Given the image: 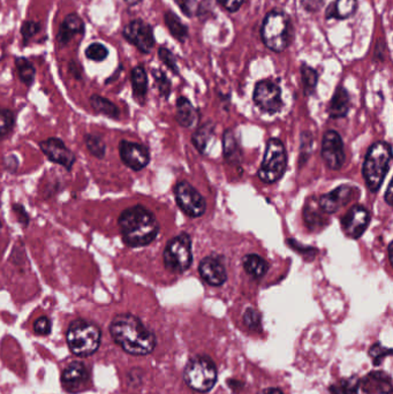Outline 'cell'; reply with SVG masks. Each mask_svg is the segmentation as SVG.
<instances>
[{
  "instance_id": "6da1fadb",
  "label": "cell",
  "mask_w": 393,
  "mask_h": 394,
  "mask_svg": "<svg viewBox=\"0 0 393 394\" xmlns=\"http://www.w3.org/2000/svg\"><path fill=\"white\" fill-rule=\"evenodd\" d=\"M110 335L124 352L145 356L154 352L157 339L155 333L131 314H119L112 319Z\"/></svg>"
},
{
  "instance_id": "7a4b0ae2",
  "label": "cell",
  "mask_w": 393,
  "mask_h": 394,
  "mask_svg": "<svg viewBox=\"0 0 393 394\" xmlns=\"http://www.w3.org/2000/svg\"><path fill=\"white\" fill-rule=\"evenodd\" d=\"M118 225L124 244L131 248L149 246L159 233V224L154 213L140 204L124 210L119 216Z\"/></svg>"
},
{
  "instance_id": "3957f363",
  "label": "cell",
  "mask_w": 393,
  "mask_h": 394,
  "mask_svg": "<svg viewBox=\"0 0 393 394\" xmlns=\"http://www.w3.org/2000/svg\"><path fill=\"white\" fill-rule=\"evenodd\" d=\"M392 160V147L390 143L378 141L371 144L364 157L362 176L364 183L371 192H377L383 185L384 179L390 169Z\"/></svg>"
},
{
  "instance_id": "277c9868",
  "label": "cell",
  "mask_w": 393,
  "mask_h": 394,
  "mask_svg": "<svg viewBox=\"0 0 393 394\" xmlns=\"http://www.w3.org/2000/svg\"><path fill=\"white\" fill-rule=\"evenodd\" d=\"M66 340L74 356L85 358L99 351L102 331L95 323L85 319H76L69 324L66 332Z\"/></svg>"
},
{
  "instance_id": "5b68a950",
  "label": "cell",
  "mask_w": 393,
  "mask_h": 394,
  "mask_svg": "<svg viewBox=\"0 0 393 394\" xmlns=\"http://www.w3.org/2000/svg\"><path fill=\"white\" fill-rule=\"evenodd\" d=\"M261 37L268 49L280 53L292 42V24L289 15L283 10H270L263 20Z\"/></svg>"
},
{
  "instance_id": "8992f818",
  "label": "cell",
  "mask_w": 393,
  "mask_h": 394,
  "mask_svg": "<svg viewBox=\"0 0 393 394\" xmlns=\"http://www.w3.org/2000/svg\"><path fill=\"white\" fill-rule=\"evenodd\" d=\"M184 379L194 391L207 393L217 383V368L213 358L197 356L190 358L185 367Z\"/></svg>"
},
{
  "instance_id": "52a82bcc",
  "label": "cell",
  "mask_w": 393,
  "mask_h": 394,
  "mask_svg": "<svg viewBox=\"0 0 393 394\" xmlns=\"http://www.w3.org/2000/svg\"><path fill=\"white\" fill-rule=\"evenodd\" d=\"M287 167L286 148L279 139H270L266 143L259 178L263 183L272 185L282 179Z\"/></svg>"
},
{
  "instance_id": "ba28073f",
  "label": "cell",
  "mask_w": 393,
  "mask_h": 394,
  "mask_svg": "<svg viewBox=\"0 0 393 394\" xmlns=\"http://www.w3.org/2000/svg\"><path fill=\"white\" fill-rule=\"evenodd\" d=\"M165 269L172 274H184L193 263L192 238L187 233L174 237L167 242L163 253Z\"/></svg>"
},
{
  "instance_id": "9c48e42d",
  "label": "cell",
  "mask_w": 393,
  "mask_h": 394,
  "mask_svg": "<svg viewBox=\"0 0 393 394\" xmlns=\"http://www.w3.org/2000/svg\"><path fill=\"white\" fill-rule=\"evenodd\" d=\"M174 196L181 211L190 218H199L207 211V202L203 196L187 181L176 185Z\"/></svg>"
},
{
  "instance_id": "30bf717a",
  "label": "cell",
  "mask_w": 393,
  "mask_h": 394,
  "mask_svg": "<svg viewBox=\"0 0 393 394\" xmlns=\"http://www.w3.org/2000/svg\"><path fill=\"white\" fill-rule=\"evenodd\" d=\"M252 99L261 111L269 114L280 111L284 105L282 89L271 80H261L256 83Z\"/></svg>"
},
{
  "instance_id": "8fae6325",
  "label": "cell",
  "mask_w": 393,
  "mask_h": 394,
  "mask_svg": "<svg viewBox=\"0 0 393 394\" xmlns=\"http://www.w3.org/2000/svg\"><path fill=\"white\" fill-rule=\"evenodd\" d=\"M122 36L145 55L150 53L156 44L152 27L143 20H133L127 23L122 29Z\"/></svg>"
},
{
  "instance_id": "7c38bea8",
  "label": "cell",
  "mask_w": 393,
  "mask_h": 394,
  "mask_svg": "<svg viewBox=\"0 0 393 394\" xmlns=\"http://www.w3.org/2000/svg\"><path fill=\"white\" fill-rule=\"evenodd\" d=\"M322 158L325 165L332 171H339L345 164L344 142L338 132L328 131L322 141Z\"/></svg>"
},
{
  "instance_id": "4fadbf2b",
  "label": "cell",
  "mask_w": 393,
  "mask_h": 394,
  "mask_svg": "<svg viewBox=\"0 0 393 394\" xmlns=\"http://www.w3.org/2000/svg\"><path fill=\"white\" fill-rule=\"evenodd\" d=\"M118 149L122 163L133 171H141L150 163V151L143 144L122 140Z\"/></svg>"
},
{
  "instance_id": "5bb4252c",
  "label": "cell",
  "mask_w": 393,
  "mask_h": 394,
  "mask_svg": "<svg viewBox=\"0 0 393 394\" xmlns=\"http://www.w3.org/2000/svg\"><path fill=\"white\" fill-rule=\"evenodd\" d=\"M40 149L52 163L58 164L71 171L76 162V156L71 149L57 137H50L48 140L40 142Z\"/></svg>"
},
{
  "instance_id": "9a60e30c",
  "label": "cell",
  "mask_w": 393,
  "mask_h": 394,
  "mask_svg": "<svg viewBox=\"0 0 393 394\" xmlns=\"http://www.w3.org/2000/svg\"><path fill=\"white\" fill-rule=\"evenodd\" d=\"M371 224V213L362 206H352L341 219V226L348 238L359 239Z\"/></svg>"
},
{
  "instance_id": "2e32d148",
  "label": "cell",
  "mask_w": 393,
  "mask_h": 394,
  "mask_svg": "<svg viewBox=\"0 0 393 394\" xmlns=\"http://www.w3.org/2000/svg\"><path fill=\"white\" fill-rule=\"evenodd\" d=\"M357 192V189L354 187L341 185L332 192L322 195L317 199L318 206L325 215H334L339 209L348 206L352 199H355L354 196Z\"/></svg>"
},
{
  "instance_id": "e0dca14e",
  "label": "cell",
  "mask_w": 393,
  "mask_h": 394,
  "mask_svg": "<svg viewBox=\"0 0 393 394\" xmlns=\"http://www.w3.org/2000/svg\"><path fill=\"white\" fill-rule=\"evenodd\" d=\"M90 375L85 363L81 361L71 362L62 372V383L66 391L78 393L88 385Z\"/></svg>"
},
{
  "instance_id": "ac0fdd59",
  "label": "cell",
  "mask_w": 393,
  "mask_h": 394,
  "mask_svg": "<svg viewBox=\"0 0 393 394\" xmlns=\"http://www.w3.org/2000/svg\"><path fill=\"white\" fill-rule=\"evenodd\" d=\"M199 272L210 286L220 287L227 281V269L224 264L215 258H206L200 262Z\"/></svg>"
},
{
  "instance_id": "d6986e66",
  "label": "cell",
  "mask_w": 393,
  "mask_h": 394,
  "mask_svg": "<svg viewBox=\"0 0 393 394\" xmlns=\"http://www.w3.org/2000/svg\"><path fill=\"white\" fill-rule=\"evenodd\" d=\"M85 33V24L79 14L71 13L64 19L57 34V42L60 46L69 44L76 35Z\"/></svg>"
},
{
  "instance_id": "ffe728a7",
  "label": "cell",
  "mask_w": 393,
  "mask_h": 394,
  "mask_svg": "<svg viewBox=\"0 0 393 394\" xmlns=\"http://www.w3.org/2000/svg\"><path fill=\"white\" fill-rule=\"evenodd\" d=\"M360 386L367 394H391L392 381L387 372H373L360 381Z\"/></svg>"
},
{
  "instance_id": "44dd1931",
  "label": "cell",
  "mask_w": 393,
  "mask_h": 394,
  "mask_svg": "<svg viewBox=\"0 0 393 394\" xmlns=\"http://www.w3.org/2000/svg\"><path fill=\"white\" fill-rule=\"evenodd\" d=\"M350 108H351L350 94L344 87H338L329 104V115L332 119L346 117L350 111Z\"/></svg>"
},
{
  "instance_id": "7402d4cb",
  "label": "cell",
  "mask_w": 393,
  "mask_h": 394,
  "mask_svg": "<svg viewBox=\"0 0 393 394\" xmlns=\"http://www.w3.org/2000/svg\"><path fill=\"white\" fill-rule=\"evenodd\" d=\"M357 8V0H336L329 5L325 12L328 20H346L353 17Z\"/></svg>"
},
{
  "instance_id": "603a6c76",
  "label": "cell",
  "mask_w": 393,
  "mask_h": 394,
  "mask_svg": "<svg viewBox=\"0 0 393 394\" xmlns=\"http://www.w3.org/2000/svg\"><path fill=\"white\" fill-rule=\"evenodd\" d=\"M131 81L135 99L140 104H145L148 94V76L143 66H135L131 69Z\"/></svg>"
},
{
  "instance_id": "cb8c5ba5",
  "label": "cell",
  "mask_w": 393,
  "mask_h": 394,
  "mask_svg": "<svg viewBox=\"0 0 393 394\" xmlns=\"http://www.w3.org/2000/svg\"><path fill=\"white\" fill-rule=\"evenodd\" d=\"M200 119L199 112L186 97H179L177 101L178 124L185 128H190L197 124Z\"/></svg>"
},
{
  "instance_id": "d4e9b609",
  "label": "cell",
  "mask_w": 393,
  "mask_h": 394,
  "mask_svg": "<svg viewBox=\"0 0 393 394\" xmlns=\"http://www.w3.org/2000/svg\"><path fill=\"white\" fill-rule=\"evenodd\" d=\"M243 267L252 279H261L269 270V264L259 255L248 254L243 258Z\"/></svg>"
},
{
  "instance_id": "484cf974",
  "label": "cell",
  "mask_w": 393,
  "mask_h": 394,
  "mask_svg": "<svg viewBox=\"0 0 393 394\" xmlns=\"http://www.w3.org/2000/svg\"><path fill=\"white\" fill-rule=\"evenodd\" d=\"M89 101H90L92 110L96 113L103 114L110 119H118L119 115H120L118 106L115 103H112L108 98L101 96V94H92L89 98Z\"/></svg>"
},
{
  "instance_id": "4316f807",
  "label": "cell",
  "mask_w": 393,
  "mask_h": 394,
  "mask_svg": "<svg viewBox=\"0 0 393 394\" xmlns=\"http://www.w3.org/2000/svg\"><path fill=\"white\" fill-rule=\"evenodd\" d=\"M164 21L171 35L179 42L184 43L188 37V28L181 21L180 17H178L177 14L173 13V12L167 10L164 15Z\"/></svg>"
},
{
  "instance_id": "83f0119b",
  "label": "cell",
  "mask_w": 393,
  "mask_h": 394,
  "mask_svg": "<svg viewBox=\"0 0 393 394\" xmlns=\"http://www.w3.org/2000/svg\"><path fill=\"white\" fill-rule=\"evenodd\" d=\"M224 156L227 163L236 165L241 162V149L239 143L236 142L234 134L231 131L225 132L224 134Z\"/></svg>"
},
{
  "instance_id": "f1b7e54d",
  "label": "cell",
  "mask_w": 393,
  "mask_h": 394,
  "mask_svg": "<svg viewBox=\"0 0 393 394\" xmlns=\"http://www.w3.org/2000/svg\"><path fill=\"white\" fill-rule=\"evenodd\" d=\"M15 66H17V76L20 81L27 87H30L35 81L36 76V69L33 62H29L24 57H17L15 58Z\"/></svg>"
},
{
  "instance_id": "f546056e",
  "label": "cell",
  "mask_w": 393,
  "mask_h": 394,
  "mask_svg": "<svg viewBox=\"0 0 393 394\" xmlns=\"http://www.w3.org/2000/svg\"><path fill=\"white\" fill-rule=\"evenodd\" d=\"M323 213L324 212L320 209L318 203L317 209H315L314 206H313V201L310 203H307V206H305V210H303V216H305V222L307 226H308L309 230L317 231L321 226H327L325 225L327 220L323 217Z\"/></svg>"
},
{
  "instance_id": "4dcf8cb0",
  "label": "cell",
  "mask_w": 393,
  "mask_h": 394,
  "mask_svg": "<svg viewBox=\"0 0 393 394\" xmlns=\"http://www.w3.org/2000/svg\"><path fill=\"white\" fill-rule=\"evenodd\" d=\"M213 132H215V126L207 122L203 126L197 128V131L194 133L192 141H193V144L199 150V153H203L206 151L208 143L213 139Z\"/></svg>"
},
{
  "instance_id": "1f68e13d",
  "label": "cell",
  "mask_w": 393,
  "mask_h": 394,
  "mask_svg": "<svg viewBox=\"0 0 393 394\" xmlns=\"http://www.w3.org/2000/svg\"><path fill=\"white\" fill-rule=\"evenodd\" d=\"M85 147L92 156L97 160H103L106 153V144L102 137L97 134H85Z\"/></svg>"
},
{
  "instance_id": "d6a6232c",
  "label": "cell",
  "mask_w": 393,
  "mask_h": 394,
  "mask_svg": "<svg viewBox=\"0 0 393 394\" xmlns=\"http://www.w3.org/2000/svg\"><path fill=\"white\" fill-rule=\"evenodd\" d=\"M300 72H301L302 85H303L305 94H307V96L314 94L315 89H316V85H317L318 82L317 72H316L313 67L305 64V62L302 64Z\"/></svg>"
},
{
  "instance_id": "836d02e7",
  "label": "cell",
  "mask_w": 393,
  "mask_h": 394,
  "mask_svg": "<svg viewBox=\"0 0 393 394\" xmlns=\"http://www.w3.org/2000/svg\"><path fill=\"white\" fill-rule=\"evenodd\" d=\"M359 388H360V379L357 376H353L348 379H341L332 385L330 392L331 394H357Z\"/></svg>"
},
{
  "instance_id": "e575fe53",
  "label": "cell",
  "mask_w": 393,
  "mask_h": 394,
  "mask_svg": "<svg viewBox=\"0 0 393 394\" xmlns=\"http://www.w3.org/2000/svg\"><path fill=\"white\" fill-rule=\"evenodd\" d=\"M108 53H110V51H108V46L99 42L89 44L85 50L87 59L95 62H104L105 59L108 58Z\"/></svg>"
},
{
  "instance_id": "d590c367",
  "label": "cell",
  "mask_w": 393,
  "mask_h": 394,
  "mask_svg": "<svg viewBox=\"0 0 393 394\" xmlns=\"http://www.w3.org/2000/svg\"><path fill=\"white\" fill-rule=\"evenodd\" d=\"M15 125L14 112L8 108H0V140L8 136Z\"/></svg>"
},
{
  "instance_id": "8d00e7d4",
  "label": "cell",
  "mask_w": 393,
  "mask_h": 394,
  "mask_svg": "<svg viewBox=\"0 0 393 394\" xmlns=\"http://www.w3.org/2000/svg\"><path fill=\"white\" fill-rule=\"evenodd\" d=\"M152 76L162 97L169 98L171 94V82L166 74L161 69H152Z\"/></svg>"
},
{
  "instance_id": "74e56055",
  "label": "cell",
  "mask_w": 393,
  "mask_h": 394,
  "mask_svg": "<svg viewBox=\"0 0 393 394\" xmlns=\"http://www.w3.org/2000/svg\"><path fill=\"white\" fill-rule=\"evenodd\" d=\"M158 57L161 59V62L166 66L167 69H170L171 72L178 76L179 74V67L177 65V59L174 57L173 53L171 52L170 50L166 48H159L158 49Z\"/></svg>"
},
{
  "instance_id": "f35d334b",
  "label": "cell",
  "mask_w": 393,
  "mask_h": 394,
  "mask_svg": "<svg viewBox=\"0 0 393 394\" xmlns=\"http://www.w3.org/2000/svg\"><path fill=\"white\" fill-rule=\"evenodd\" d=\"M41 31V23L34 20H27L21 27V35L23 37V43L27 44L29 39L33 38L35 35Z\"/></svg>"
},
{
  "instance_id": "ab89813d",
  "label": "cell",
  "mask_w": 393,
  "mask_h": 394,
  "mask_svg": "<svg viewBox=\"0 0 393 394\" xmlns=\"http://www.w3.org/2000/svg\"><path fill=\"white\" fill-rule=\"evenodd\" d=\"M391 354H392L391 349L384 347V346L380 345V342L373 344L369 349V356L373 358V365H380L384 358L391 356Z\"/></svg>"
},
{
  "instance_id": "60d3db41",
  "label": "cell",
  "mask_w": 393,
  "mask_h": 394,
  "mask_svg": "<svg viewBox=\"0 0 393 394\" xmlns=\"http://www.w3.org/2000/svg\"><path fill=\"white\" fill-rule=\"evenodd\" d=\"M52 330V322L49 317L42 316L34 323V331L38 336H48Z\"/></svg>"
},
{
  "instance_id": "b9f144b4",
  "label": "cell",
  "mask_w": 393,
  "mask_h": 394,
  "mask_svg": "<svg viewBox=\"0 0 393 394\" xmlns=\"http://www.w3.org/2000/svg\"><path fill=\"white\" fill-rule=\"evenodd\" d=\"M243 322L250 330H257L261 326V314L254 308H248L243 315Z\"/></svg>"
},
{
  "instance_id": "7bdbcfd3",
  "label": "cell",
  "mask_w": 393,
  "mask_h": 394,
  "mask_svg": "<svg viewBox=\"0 0 393 394\" xmlns=\"http://www.w3.org/2000/svg\"><path fill=\"white\" fill-rule=\"evenodd\" d=\"M245 1L246 0H217V3H220L224 10L231 12V13L239 10L240 7L243 6Z\"/></svg>"
},
{
  "instance_id": "ee69618b",
  "label": "cell",
  "mask_w": 393,
  "mask_h": 394,
  "mask_svg": "<svg viewBox=\"0 0 393 394\" xmlns=\"http://www.w3.org/2000/svg\"><path fill=\"white\" fill-rule=\"evenodd\" d=\"M13 211L17 216V220L22 224L23 227H27L29 225L30 218L29 215L27 213L26 209L23 208L22 204H13Z\"/></svg>"
},
{
  "instance_id": "f6af8a7d",
  "label": "cell",
  "mask_w": 393,
  "mask_h": 394,
  "mask_svg": "<svg viewBox=\"0 0 393 394\" xmlns=\"http://www.w3.org/2000/svg\"><path fill=\"white\" fill-rule=\"evenodd\" d=\"M301 5L307 12L315 13L321 10L322 6L324 5V0H301Z\"/></svg>"
},
{
  "instance_id": "bcb514c9",
  "label": "cell",
  "mask_w": 393,
  "mask_h": 394,
  "mask_svg": "<svg viewBox=\"0 0 393 394\" xmlns=\"http://www.w3.org/2000/svg\"><path fill=\"white\" fill-rule=\"evenodd\" d=\"M178 6L180 7L186 17H192L194 10V0H174Z\"/></svg>"
},
{
  "instance_id": "7dc6e473",
  "label": "cell",
  "mask_w": 393,
  "mask_h": 394,
  "mask_svg": "<svg viewBox=\"0 0 393 394\" xmlns=\"http://www.w3.org/2000/svg\"><path fill=\"white\" fill-rule=\"evenodd\" d=\"M69 72L72 73L73 76L74 78H78L80 80L81 78V76H83V69H81V66L79 65V62H69Z\"/></svg>"
},
{
  "instance_id": "c3c4849f",
  "label": "cell",
  "mask_w": 393,
  "mask_h": 394,
  "mask_svg": "<svg viewBox=\"0 0 393 394\" xmlns=\"http://www.w3.org/2000/svg\"><path fill=\"white\" fill-rule=\"evenodd\" d=\"M384 197H385V202H387V204H389V206H393V183H392V181H390V183H389V186H387V192H385V196H384Z\"/></svg>"
},
{
  "instance_id": "681fc988",
  "label": "cell",
  "mask_w": 393,
  "mask_h": 394,
  "mask_svg": "<svg viewBox=\"0 0 393 394\" xmlns=\"http://www.w3.org/2000/svg\"><path fill=\"white\" fill-rule=\"evenodd\" d=\"M257 394H284L279 388H268L264 390H261Z\"/></svg>"
},
{
  "instance_id": "f907efd6",
  "label": "cell",
  "mask_w": 393,
  "mask_h": 394,
  "mask_svg": "<svg viewBox=\"0 0 393 394\" xmlns=\"http://www.w3.org/2000/svg\"><path fill=\"white\" fill-rule=\"evenodd\" d=\"M392 248H393V242H390V244H389V247H387V253H389V261H390L391 265H393Z\"/></svg>"
},
{
  "instance_id": "816d5d0a",
  "label": "cell",
  "mask_w": 393,
  "mask_h": 394,
  "mask_svg": "<svg viewBox=\"0 0 393 394\" xmlns=\"http://www.w3.org/2000/svg\"><path fill=\"white\" fill-rule=\"evenodd\" d=\"M124 3H128V5H136V3H141L142 0H124Z\"/></svg>"
},
{
  "instance_id": "f5cc1de1",
  "label": "cell",
  "mask_w": 393,
  "mask_h": 394,
  "mask_svg": "<svg viewBox=\"0 0 393 394\" xmlns=\"http://www.w3.org/2000/svg\"><path fill=\"white\" fill-rule=\"evenodd\" d=\"M0 227H1V222H0Z\"/></svg>"
}]
</instances>
